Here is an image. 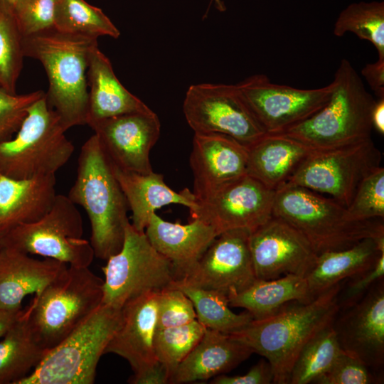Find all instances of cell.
<instances>
[{"label": "cell", "mask_w": 384, "mask_h": 384, "mask_svg": "<svg viewBox=\"0 0 384 384\" xmlns=\"http://www.w3.org/2000/svg\"><path fill=\"white\" fill-rule=\"evenodd\" d=\"M247 158V146L228 135L195 133L190 165L197 200L246 175Z\"/></svg>", "instance_id": "d6986e66"}, {"label": "cell", "mask_w": 384, "mask_h": 384, "mask_svg": "<svg viewBox=\"0 0 384 384\" xmlns=\"http://www.w3.org/2000/svg\"><path fill=\"white\" fill-rule=\"evenodd\" d=\"M23 309L0 308V338L3 337L21 314Z\"/></svg>", "instance_id": "bcb514c9"}, {"label": "cell", "mask_w": 384, "mask_h": 384, "mask_svg": "<svg viewBox=\"0 0 384 384\" xmlns=\"http://www.w3.org/2000/svg\"><path fill=\"white\" fill-rule=\"evenodd\" d=\"M275 191L246 174L197 200L191 220L211 226L217 235L230 230L252 232L272 217Z\"/></svg>", "instance_id": "5bb4252c"}, {"label": "cell", "mask_w": 384, "mask_h": 384, "mask_svg": "<svg viewBox=\"0 0 384 384\" xmlns=\"http://www.w3.org/2000/svg\"><path fill=\"white\" fill-rule=\"evenodd\" d=\"M67 263L0 247V308L21 309L23 298L39 294L68 267Z\"/></svg>", "instance_id": "7402d4cb"}, {"label": "cell", "mask_w": 384, "mask_h": 384, "mask_svg": "<svg viewBox=\"0 0 384 384\" xmlns=\"http://www.w3.org/2000/svg\"><path fill=\"white\" fill-rule=\"evenodd\" d=\"M104 280L89 267L68 268L26 308L31 330L48 351L65 339L101 304Z\"/></svg>", "instance_id": "8992f818"}, {"label": "cell", "mask_w": 384, "mask_h": 384, "mask_svg": "<svg viewBox=\"0 0 384 384\" xmlns=\"http://www.w3.org/2000/svg\"><path fill=\"white\" fill-rule=\"evenodd\" d=\"M228 299L230 306L245 309L253 319L268 317L292 302L313 300L306 278L294 274L269 280L256 279L245 289L228 296Z\"/></svg>", "instance_id": "f1b7e54d"}, {"label": "cell", "mask_w": 384, "mask_h": 384, "mask_svg": "<svg viewBox=\"0 0 384 384\" xmlns=\"http://www.w3.org/2000/svg\"><path fill=\"white\" fill-rule=\"evenodd\" d=\"M3 1L9 4L11 6H14V5L16 4L17 0H3Z\"/></svg>", "instance_id": "681fc988"}, {"label": "cell", "mask_w": 384, "mask_h": 384, "mask_svg": "<svg viewBox=\"0 0 384 384\" xmlns=\"http://www.w3.org/2000/svg\"><path fill=\"white\" fill-rule=\"evenodd\" d=\"M272 215L299 232L318 255L384 238L383 219L356 220L335 199L287 183L275 191Z\"/></svg>", "instance_id": "5b68a950"}, {"label": "cell", "mask_w": 384, "mask_h": 384, "mask_svg": "<svg viewBox=\"0 0 384 384\" xmlns=\"http://www.w3.org/2000/svg\"><path fill=\"white\" fill-rule=\"evenodd\" d=\"M347 210L358 220L384 218L383 167L380 166L362 180Z\"/></svg>", "instance_id": "8d00e7d4"}, {"label": "cell", "mask_w": 384, "mask_h": 384, "mask_svg": "<svg viewBox=\"0 0 384 384\" xmlns=\"http://www.w3.org/2000/svg\"><path fill=\"white\" fill-rule=\"evenodd\" d=\"M341 286V283L334 285L309 302H290L274 314L252 319L229 335L265 358L271 365L274 383L287 384L304 346L332 325L340 309Z\"/></svg>", "instance_id": "6da1fadb"}, {"label": "cell", "mask_w": 384, "mask_h": 384, "mask_svg": "<svg viewBox=\"0 0 384 384\" xmlns=\"http://www.w3.org/2000/svg\"><path fill=\"white\" fill-rule=\"evenodd\" d=\"M383 252L384 238H366L348 248L319 255L305 277L311 297L314 299L343 279L370 269Z\"/></svg>", "instance_id": "83f0119b"}, {"label": "cell", "mask_w": 384, "mask_h": 384, "mask_svg": "<svg viewBox=\"0 0 384 384\" xmlns=\"http://www.w3.org/2000/svg\"><path fill=\"white\" fill-rule=\"evenodd\" d=\"M158 294H143L123 306L119 326L105 350V353H114L125 359L134 373L157 361L154 337L156 330Z\"/></svg>", "instance_id": "ffe728a7"}, {"label": "cell", "mask_w": 384, "mask_h": 384, "mask_svg": "<svg viewBox=\"0 0 384 384\" xmlns=\"http://www.w3.org/2000/svg\"><path fill=\"white\" fill-rule=\"evenodd\" d=\"M381 161L382 154L372 139L333 149L314 150L287 183L328 194L347 208L362 180L381 166Z\"/></svg>", "instance_id": "8fae6325"}, {"label": "cell", "mask_w": 384, "mask_h": 384, "mask_svg": "<svg viewBox=\"0 0 384 384\" xmlns=\"http://www.w3.org/2000/svg\"><path fill=\"white\" fill-rule=\"evenodd\" d=\"M342 351L332 325L326 328L302 349L292 368L289 383H314L330 368Z\"/></svg>", "instance_id": "836d02e7"}, {"label": "cell", "mask_w": 384, "mask_h": 384, "mask_svg": "<svg viewBox=\"0 0 384 384\" xmlns=\"http://www.w3.org/2000/svg\"><path fill=\"white\" fill-rule=\"evenodd\" d=\"M249 247L258 279H274L287 274L306 277L318 257L299 232L273 215L250 233Z\"/></svg>", "instance_id": "2e32d148"}, {"label": "cell", "mask_w": 384, "mask_h": 384, "mask_svg": "<svg viewBox=\"0 0 384 384\" xmlns=\"http://www.w3.org/2000/svg\"><path fill=\"white\" fill-rule=\"evenodd\" d=\"M314 150L285 136L266 134L247 146V174L276 191Z\"/></svg>", "instance_id": "4316f807"}, {"label": "cell", "mask_w": 384, "mask_h": 384, "mask_svg": "<svg viewBox=\"0 0 384 384\" xmlns=\"http://www.w3.org/2000/svg\"><path fill=\"white\" fill-rule=\"evenodd\" d=\"M22 35L12 6L0 0V87L16 94L25 57Z\"/></svg>", "instance_id": "e575fe53"}, {"label": "cell", "mask_w": 384, "mask_h": 384, "mask_svg": "<svg viewBox=\"0 0 384 384\" xmlns=\"http://www.w3.org/2000/svg\"><path fill=\"white\" fill-rule=\"evenodd\" d=\"M250 111L267 134H279L306 119L329 101L332 82L314 89H299L272 82L255 75L235 85Z\"/></svg>", "instance_id": "4fadbf2b"}, {"label": "cell", "mask_w": 384, "mask_h": 384, "mask_svg": "<svg viewBox=\"0 0 384 384\" xmlns=\"http://www.w3.org/2000/svg\"><path fill=\"white\" fill-rule=\"evenodd\" d=\"M183 110L194 133L228 135L246 146L267 134L235 85H193L186 92Z\"/></svg>", "instance_id": "7c38bea8"}, {"label": "cell", "mask_w": 384, "mask_h": 384, "mask_svg": "<svg viewBox=\"0 0 384 384\" xmlns=\"http://www.w3.org/2000/svg\"><path fill=\"white\" fill-rule=\"evenodd\" d=\"M97 38L64 33L53 28L23 36L25 57L38 60L46 71L48 105L67 131L87 122V70L91 48Z\"/></svg>", "instance_id": "7a4b0ae2"}, {"label": "cell", "mask_w": 384, "mask_h": 384, "mask_svg": "<svg viewBox=\"0 0 384 384\" xmlns=\"http://www.w3.org/2000/svg\"><path fill=\"white\" fill-rule=\"evenodd\" d=\"M0 341V384H17L48 352L36 338L26 309Z\"/></svg>", "instance_id": "f546056e"}, {"label": "cell", "mask_w": 384, "mask_h": 384, "mask_svg": "<svg viewBox=\"0 0 384 384\" xmlns=\"http://www.w3.org/2000/svg\"><path fill=\"white\" fill-rule=\"evenodd\" d=\"M83 221L68 196L57 194L51 209L39 220L16 225L0 235V247L53 258L68 265L89 267L95 254L82 238Z\"/></svg>", "instance_id": "30bf717a"}, {"label": "cell", "mask_w": 384, "mask_h": 384, "mask_svg": "<svg viewBox=\"0 0 384 384\" xmlns=\"http://www.w3.org/2000/svg\"><path fill=\"white\" fill-rule=\"evenodd\" d=\"M87 124L114 165L143 174L153 171L149 153L159 137L161 124L152 110L90 121Z\"/></svg>", "instance_id": "e0dca14e"}, {"label": "cell", "mask_w": 384, "mask_h": 384, "mask_svg": "<svg viewBox=\"0 0 384 384\" xmlns=\"http://www.w3.org/2000/svg\"><path fill=\"white\" fill-rule=\"evenodd\" d=\"M45 94L42 90L11 94L0 87V143L12 139L26 118L29 107Z\"/></svg>", "instance_id": "74e56055"}, {"label": "cell", "mask_w": 384, "mask_h": 384, "mask_svg": "<svg viewBox=\"0 0 384 384\" xmlns=\"http://www.w3.org/2000/svg\"><path fill=\"white\" fill-rule=\"evenodd\" d=\"M253 351L228 334L206 329L203 336L171 373L169 383L204 381L231 371Z\"/></svg>", "instance_id": "603a6c76"}, {"label": "cell", "mask_w": 384, "mask_h": 384, "mask_svg": "<svg viewBox=\"0 0 384 384\" xmlns=\"http://www.w3.org/2000/svg\"><path fill=\"white\" fill-rule=\"evenodd\" d=\"M58 0H17L12 6L23 36L55 28Z\"/></svg>", "instance_id": "f35d334b"}, {"label": "cell", "mask_w": 384, "mask_h": 384, "mask_svg": "<svg viewBox=\"0 0 384 384\" xmlns=\"http://www.w3.org/2000/svg\"><path fill=\"white\" fill-rule=\"evenodd\" d=\"M172 285L183 291L191 300L197 321L206 329L229 334L245 327L253 319L247 311L239 314L232 311L228 297L220 292L178 281Z\"/></svg>", "instance_id": "4dcf8cb0"}, {"label": "cell", "mask_w": 384, "mask_h": 384, "mask_svg": "<svg viewBox=\"0 0 384 384\" xmlns=\"http://www.w3.org/2000/svg\"><path fill=\"white\" fill-rule=\"evenodd\" d=\"M111 164L132 211V225L139 232L145 231L152 214L162 206L181 204L191 209L196 205L197 198L193 192L186 188L179 192L172 190L164 182L162 174L154 171L139 174Z\"/></svg>", "instance_id": "484cf974"}, {"label": "cell", "mask_w": 384, "mask_h": 384, "mask_svg": "<svg viewBox=\"0 0 384 384\" xmlns=\"http://www.w3.org/2000/svg\"><path fill=\"white\" fill-rule=\"evenodd\" d=\"M206 328L197 319L186 324L156 329L154 337L156 358L171 373L201 340Z\"/></svg>", "instance_id": "d590c367"}, {"label": "cell", "mask_w": 384, "mask_h": 384, "mask_svg": "<svg viewBox=\"0 0 384 384\" xmlns=\"http://www.w3.org/2000/svg\"><path fill=\"white\" fill-rule=\"evenodd\" d=\"M372 124L380 134H384V98L375 101L372 111Z\"/></svg>", "instance_id": "7dc6e473"}, {"label": "cell", "mask_w": 384, "mask_h": 384, "mask_svg": "<svg viewBox=\"0 0 384 384\" xmlns=\"http://www.w3.org/2000/svg\"><path fill=\"white\" fill-rule=\"evenodd\" d=\"M271 365L266 359H261L247 373L241 375H225L213 378L212 384H270L273 383Z\"/></svg>", "instance_id": "7bdbcfd3"}, {"label": "cell", "mask_w": 384, "mask_h": 384, "mask_svg": "<svg viewBox=\"0 0 384 384\" xmlns=\"http://www.w3.org/2000/svg\"><path fill=\"white\" fill-rule=\"evenodd\" d=\"M55 186V174L25 179L0 174V235L42 218L54 204Z\"/></svg>", "instance_id": "cb8c5ba5"}, {"label": "cell", "mask_w": 384, "mask_h": 384, "mask_svg": "<svg viewBox=\"0 0 384 384\" xmlns=\"http://www.w3.org/2000/svg\"><path fill=\"white\" fill-rule=\"evenodd\" d=\"M215 1H216V4L218 5V9L220 10L223 11V10L225 9V7H224L223 3H221V1L220 0H215Z\"/></svg>", "instance_id": "c3c4849f"}, {"label": "cell", "mask_w": 384, "mask_h": 384, "mask_svg": "<svg viewBox=\"0 0 384 384\" xmlns=\"http://www.w3.org/2000/svg\"><path fill=\"white\" fill-rule=\"evenodd\" d=\"M121 319L122 309L101 304L17 384L94 383L98 362Z\"/></svg>", "instance_id": "52a82bcc"}, {"label": "cell", "mask_w": 384, "mask_h": 384, "mask_svg": "<svg viewBox=\"0 0 384 384\" xmlns=\"http://www.w3.org/2000/svg\"><path fill=\"white\" fill-rule=\"evenodd\" d=\"M331 82V97L322 108L277 134L315 151L336 149L371 139V116L376 100L348 60H341Z\"/></svg>", "instance_id": "277c9868"}, {"label": "cell", "mask_w": 384, "mask_h": 384, "mask_svg": "<svg viewBox=\"0 0 384 384\" xmlns=\"http://www.w3.org/2000/svg\"><path fill=\"white\" fill-rule=\"evenodd\" d=\"M55 28L95 38L102 36L118 38L120 36L118 28L104 12L85 0H58Z\"/></svg>", "instance_id": "1f68e13d"}, {"label": "cell", "mask_w": 384, "mask_h": 384, "mask_svg": "<svg viewBox=\"0 0 384 384\" xmlns=\"http://www.w3.org/2000/svg\"><path fill=\"white\" fill-rule=\"evenodd\" d=\"M171 372L164 363L156 361L141 370L134 373L128 382L132 384L169 383Z\"/></svg>", "instance_id": "ee69618b"}, {"label": "cell", "mask_w": 384, "mask_h": 384, "mask_svg": "<svg viewBox=\"0 0 384 384\" xmlns=\"http://www.w3.org/2000/svg\"><path fill=\"white\" fill-rule=\"evenodd\" d=\"M343 311L332 324L340 347L369 368L380 369L384 364L383 279Z\"/></svg>", "instance_id": "ac0fdd59"}, {"label": "cell", "mask_w": 384, "mask_h": 384, "mask_svg": "<svg viewBox=\"0 0 384 384\" xmlns=\"http://www.w3.org/2000/svg\"><path fill=\"white\" fill-rule=\"evenodd\" d=\"M333 32L337 37L351 32L360 39L369 41L376 48L378 58L384 59V3L350 4L340 14Z\"/></svg>", "instance_id": "d6a6232c"}, {"label": "cell", "mask_w": 384, "mask_h": 384, "mask_svg": "<svg viewBox=\"0 0 384 384\" xmlns=\"http://www.w3.org/2000/svg\"><path fill=\"white\" fill-rule=\"evenodd\" d=\"M319 384H370L376 378L361 360L343 351L330 368L316 378Z\"/></svg>", "instance_id": "60d3db41"}, {"label": "cell", "mask_w": 384, "mask_h": 384, "mask_svg": "<svg viewBox=\"0 0 384 384\" xmlns=\"http://www.w3.org/2000/svg\"><path fill=\"white\" fill-rule=\"evenodd\" d=\"M68 196L82 207L89 218L95 257L107 260L117 253L129 222V208L111 161L95 134L81 146L76 178Z\"/></svg>", "instance_id": "3957f363"}, {"label": "cell", "mask_w": 384, "mask_h": 384, "mask_svg": "<svg viewBox=\"0 0 384 384\" xmlns=\"http://www.w3.org/2000/svg\"><path fill=\"white\" fill-rule=\"evenodd\" d=\"M87 81L90 90L86 124L90 121L151 110L121 83L98 44L90 51Z\"/></svg>", "instance_id": "d4e9b609"}, {"label": "cell", "mask_w": 384, "mask_h": 384, "mask_svg": "<svg viewBox=\"0 0 384 384\" xmlns=\"http://www.w3.org/2000/svg\"><path fill=\"white\" fill-rule=\"evenodd\" d=\"M102 304L122 309L132 299L160 292L176 280L171 262L150 243L144 232L131 223L125 227L121 250L107 260Z\"/></svg>", "instance_id": "9c48e42d"}, {"label": "cell", "mask_w": 384, "mask_h": 384, "mask_svg": "<svg viewBox=\"0 0 384 384\" xmlns=\"http://www.w3.org/2000/svg\"><path fill=\"white\" fill-rule=\"evenodd\" d=\"M65 132L45 94L29 107L16 136L0 143V174L15 179L55 174L74 151Z\"/></svg>", "instance_id": "ba28073f"}, {"label": "cell", "mask_w": 384, "mask_h": 384, "mask_svg": "<svg viewBox=\"0 0 384 384\" xmlns=\"http://www.w3.org/2000/svg\"><path fill=\"white\" fill-rule=\"evenodd\" d=\"M250 233L243 229L220 233L186 275L177 281L228 297L245 289L257 279L249 247Z\"/></svg>", "instance_id": "9a60e30c"}, {"label": "cell", "mask_w": 384, "mask_h": 384, "mask_svg": "<svg viewBox=\"0 0 384 384\" xmlns=\"http://www.w3.org/2000/svg\"><path fill=\"white\" fill-rule=\"evenodd\" d=\"M361 75L366 79L376 97L384 98V59L366 64L361 70Z\"/></svg>", "instance_id": "f6af8a7d"}, {"label": "cell", "mask_w": 384, "mask_h": 384, "mask_svg": "<svg viewBox=\"0 0 384 384\" xmlns=\"http://www.w3.org/2000/svg\"><path fill=\"white\" fill-rule=\"evenodd\" d=\"M384 276V252L378 257L375 265L370 269L350 277L346 286H341L338 294V304L340 309H346L356 303L378 280Z\"/></svg>", "instance_id": "b9f144b4"}, {"label": "cell", "mask_w": 384, "mask_h": 384, "mask_svg": "<svg viewBox=\"0 0 384 384\" xmlns=\"http://www.w3.org/2000/svg\"><path fill=\"white\" fill-rule=\"evenodd\" d=\"M196 319L191 300L180 289L172 285L159 292L156 329L183 325Z\"/></svg>", "instance_id": "ab89813d"}, {"label": "cell", "mask_w": 384, "mask_h": 384, "mask_svg": "<svg viewBox=\"0 0 384 384\" xmlns=\"http://www.w3.org/2000/svg\"><path fill=\"white\" fill-rule=\"evenodd\" d=\"M144 233L151 245L173 264L176 281L186 275L218 236L211 226L200 220L183 225L166 221L156 213Z\"/></svg>", "instance_id": "44dd1931"}]
</instances>
